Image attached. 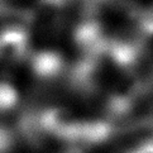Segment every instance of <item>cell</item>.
Masks as SVG:
<instances>
[{
	"label": "cell",
	"mask_w": 153,
	"mask_h": 153,
	"mask_svg": "<svg viewBox=\"0 0 153 153\" xmlns=\"http://www.w3.org/2000/svg\"><path fill=\"white\" fill-rule=\"evenodd\" d=\"M43 127L58 138L67 142H76L80 120L72 110L59 106L50 109L42 119Z\"/></svg>",
	"instance_id": "6da1fadb"
},
{
	"label": "cell",
	"mask_w": 153,
	"mask_h": 153,
	"mask_svg": "<svg viewBox=\"0 0 153 153\" xmlns=\"http://www.w3.org/2000/svg\"><path fill=\"white\" fill-rule=\"evenodd\" d=\"M75 42L81 50L89 56L95 57L96 54L105 51L102 41V29L92 20L81 23L75 30Z\"/></svg>",
	"instance_id": "7a4b0ae2"
},
{
	"label": "cell",
	"mask_w": 153,
	"mask_h": 153,
	"mask_svg": "<svg viewBox=\"0 0 153 153\" xmlns=\"http://www.w3.org/2000/svg\"><path fill=\"white\" fill-rule=\"evenodd\" d=\"M28 47V36L19 27H10L0 32V56L7 59L22 57Z\"/></svg>",
	"instance_id": "3957f363"
},
{
	"label": "cell",
	"mask_w": 153,
	"mask_h": 153,
	"mask_svg": "<svg viewBox=\"0 0 153 153\" xmlns=\"http://www.w3.org/2000/svg\"><path fill=\"white\" fill-rule=\"evenodd\" d=\"M33 68L41 77L51 79L62 72L63 59L58 53L52 51L38 52L33 58Z\"/></svg>",
	"instance_id": "277c9868"
},
{
	"label": "cell",
	"mask_w": 153,
	"mask_h": 153,
	"mask_svg": "<svg viewBox=\"0 0 153 153\" xmlns=\"http://www.w3.org/2000/svg\"><path fill=\"white\" fill-rule=\"evenodd\" d=\"M127 153H153V137L140 142L139 144H137L134 148L128 151Z\"/></svg>",
	"instance_id": "5b68a950"
},
{
	"label": "cell",
	"mask_w": 153,
	"mask_h": 153,
	"mask_svg": "<svg viewBox=\"0 0 153 153\" xmlns=\"http://www.w3.org/2000/svg\"><path fill=\"white\" fill-rule=\"evenodd\" d=\"M61 153H85V152L77 146H70L67 148H65L63 151H61Z\"/></svg>",
	"instance_id": "8992f818"
}]
</instances>
